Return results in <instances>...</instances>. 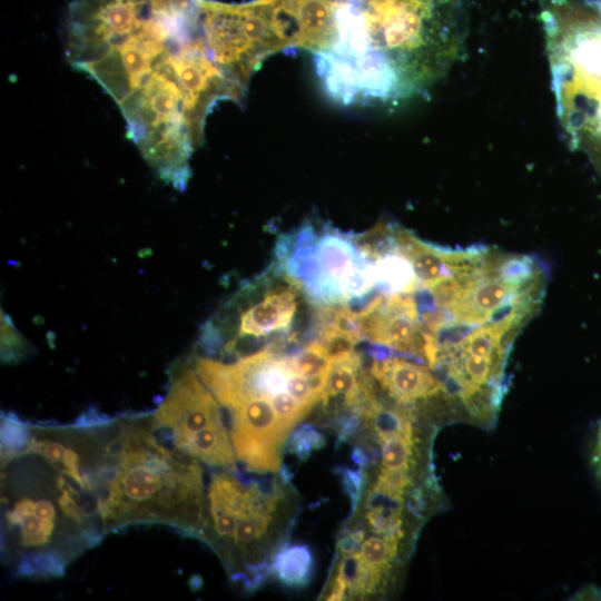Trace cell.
Segmentation results:
<instances>
[{"label": "cell", "mask_w": 601, "mask_h": 601, "mask_svg": "<svg viewBox=\"0 0 601 601\" xmlns=\"http://www.w3.org/2000/svg\"><path fill=\"white\" fill-rule=\"evenodd\" d=\"M556 115L601 175V0H538Z\"/></svg>", "instance_id": "obj_4"}, {"label": "cell", "mask_w": 601, "mask_h": 601, "mask_svg": "<svg viewBox=\"0 0 601 601\" xmlns=\"http://www.w3.org/2000/svg\"><path fill=\"white\" fill-rule=\"evenodd\" d=\"M65 35L69 63L118 105L159 178L184 190L208 112L242 96L210 56L200 0H72Z\"/></svg>", "instance_id": "obj_1"}, {"label": "cell", "mask_w": 601, "mask_h": 601, "mask_svg": "<svg viewBox=\"0 0 601 601\" xmlns=\"http://www.w3.org/2000/svg\"><path fill=\"white\" fill-rule=\"evenodd\" d=\"M373 449H371L372 451ZM371 451H365L361 446L355 445L352 451V460L358 465V467L364 469L367 466L373 459H375Z\"/></svg>", "instance_id": "obj_18"}, {"label": "cell", "mask_w": 601, "mask_h": 601, "mask_svg": "<svg viewBox=\"0 0 601 601\" xmlns=\"http://www.w3.org/2000/svg\"><path fill=\"white\" fill-rule=\"evenodd\" d=\"M205 497L199 461L159 432L151 412L110 417L100 501L106 534L162 524L197 539Z\"/></svg>", "instance_id": "obj_3"}, {"label": "cell", "mask_w": 601, "mask_h": 601, "mask_svg": "<svg viewBox=\"0 0 601 601\" xmlns=\"http://www.w3.org/2000/svg\"><path fill=\"white\" fill-rule=\"evenodd\" d=\"M283 497L278 482L246 479L237 467L211 473L198 538L220 558L230 580L247 583Z\"/></svg>", "instance_id": "obj_5"}, {"label": "cell", "mask_w": 601, "mask_h": 601, "mask_svg": "<svg viewBox=\"0 0 601 601\" xmlns=\"http://www.w3.org/2000/svg\"><path fill=\"white\" fill-rule=\"evenodd\" d=\"M398 541L385 536L371 535L366 538L359 550V556L370 568L385 573L397 552Z\"/></svg>", "instance_id": "obj_11"}, {"label": "cell", "mask_w": 601, "mask_h": 601, "mask_svg": "<svg viewBox=\"0 0 601 601\" xmlns=\"http://www.w3.org/2000/svg\"><path fill=\"white\" fill-rule=\"evenodd\" d=\"M594 464L601 477V424L599 426L598 436H597V444H595V451H594Z\"/></svg>", "instance_id": "obj_19"}, {"label": "cell", "mask_w": 601, "mask_h": 601, "mask_svg": "<svg viewBox=\"0 0 601 601\" xmlns=\"http://www.w3.org/2000/svg\"><path fill=\"white\" fill-rule=\"evenodd\" d=\"M29 346L23 337L14 328L7 315L1 319V356L2 362L12 363L20 361L27 353Z\"/></svg>", "instance_id": "obj_13"}, {"label": "cell", "mask_w": 601, "mask_h": 601, "mask_svg": "<svg viewBox=\"0 0 601 601\" xmlns=\"http://www.w3.org/2000/svg\"><path fill=\"white\" fill-rule=\"evenodd\" d=\"M364 540V531L356 529L344 534L338 541V549L343 554L358 553Z\"/></svg>", "instance_id": "obj_16"}, {"label": "cell", "mask_w": 601, "mask_h": 601, "mask_svg": "<svg viewBox=\"0 0 601 601\" xmlns=\"http://www.w3.org/2000/svg\"><path fill=\"white\" fill-rule=\"evenodd\" d=\"M347 591V584L345 579L337 572L336 577L334 578L333 585L331 588V592L328 594L327 600L332 601H338L343 600L345 598V593Z\"/></svg>", "instance_id": "obj_17"}, {"label": "cell", "mask_w": 601, "mask_h": 601, "mask_svg": "<svg viewBox=\"0 0 601 601\" xmlns=\"http://www.w3.org/2000/svg\"><path fill=\"white\" fill-rule=\"evenodd\" d=\"M106 535L91 490L1 420V560L11 574L62 577Z\"/></svg>", "instance_id": "obj_2"}, {"label": "cell", "mask_w": 601, "mask_h": 601, "mask_svg": "<svg viewBox=\"0 0 601 601\" xmlns=\"http://www.w3.org/2000/svg\"><path fill=\"white\" fill-rule=\"evenodd\" d=\"M381 469L408 472L413 454L414 440L404 436H392L381 441Z\"/></svg>", "instance_id": "obj_12"}, {"label": "cell", "mask_w": 601, "mask_h": 601, "mask_svg": "<svg viewBox=\"0 0 601 601\" xmlns=\"http://www.w3.org/2000/svg\"><path fill=\"white\" fill-rule=\"evenodd\" d=\"M334 472L339 476L343 489L351 500V509L354 513L358 508L364 486V469L352 470L346 466H336Z\"/></svg>", "instance_id": "obj_14"}, {"label": "cell", "mask_w": 601, "mask_h": 601, "mask_svg": "<svg viewBox=\"0 0 601 601\" xmlns=\"http://www.w3.org/2000/svg\"><path fill=\"white\" fill-rule=\"evenodd\" d=\"M370 374L390 398L405 407L417 401L446 396L442 382L427 366L404 357L372 358Z\"/></svg>", "instance_id": "obj_9"}, {"label": "cell", "mask_w": 601, "mask_h": 601, "mask_svg": "<svg viewBox=\"0 0 601 601\" xmlns=\"http://www.w3.org/2000/svg\"><path fill=\"white\" fill-rule=\"evenodd\" d=\"M276 256L285 278L323 307L361 306L375 289L372 259L353 234L306 225L280 237Z\"/></svg>", "instance_id": "obj_6"}, {"label": "cell", "mask_w": 601, "mask_h": 601, "mask_svg": "<svg viewBox=\"0 0 601 601\" xmlns=\"http://www.w3.org/2000/svg\"><path fill=\"white\" fill-rule=\"evenodd\" d=\"M167 392L152 413L159 432L178 450L217 469L236 467L220 405L186 363H174Z\"/></svg>", "instance_id": "obj_7"}, {"label": "cell", "mask_w": 601, "mask_h": 601, "mask_svg": "<svg viewBox=\"0 0 601 601\" xmlns=\"http://www.w3.org/2000/svg\"><path fill=\"white\" fill-rule=\"evenodd\" d=\"M287 449L295 454L300 461H306L314 450L308 436L299 426L294 430L287 441Z\"/></svg>", "instance_id": "obj_15"}, {"label": "cell", "mask_w": 601, "mask_h": 601, "mask_svg": "<svg viewBox=\"0 0 601 601\" xmlns=\"http://www.w3.org/2000/svg\"><path fill=\"white\" fill-rule=\"evenodd\" d=\"M275 0L230 4L200 0L203 33L215 63L240 91L262 60L286 48Z\"/></svg>", "instance_id": "obj_8"}, {"label": "cell", "mask_w": 601, "mask_h": 601, "mask_svg": "<svg viewBox=\"0 0 601 601\" xmlns=\"http://www.w3.org/2000/svg\"><path fill=\"white\" fill-rule=\"evenodd\" d=\"M273 573L286 587L303 588L308 584L313 569L314 558L307 544L284 545L274 555Z\"/></svg>", "instance_id": "obj_10"}]
</instances>
